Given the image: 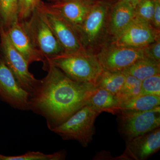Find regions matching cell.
I'll list each match as a JSON object with an SVG mask.
<instances>
[{
	"mask_svg": "<svg viewBox=\"0 0 160 160\" xmlns=\"http://www.w3.org/2000/svg\"><path fill=\"white\" fill-rule=\"evenodd\" d=\"M84 1H86L87 2L89 3V4H92L98 2H108V1L109 2V1H113V0H84Z\"/></svg>",
	"mask_w": 160,
	"mask_h": 160,
	"instance_id": "30",
	"label": "cell"
},
{
	"mask_svg": "<svg viewBox=\"0 0 160 160\" xmlns=\"http://www.w3.org/2000/svg\"><path fill=\"white\" fill-rule=\"evenodd\" d=\"M19 0H0V23L8 30L18 19Z\"/></svg>",
	"mask_w": 160,
	"mask_h": 160,
	"instance_id": "20",
	"label": "cell"
},
{
	"mask_svg": "<svg viewBox=\"0 0 160 160\" xmlns=\"http://www.w3.org/2000/svg\"><path fill=\"white\" fill-rule=\"evenodd\" d=\"M0 56L10 69L19 85L30 93L38 82L29 71V64L12 44L0 23Z\"/></svg>",
	"mask_w": 160,
	"mask_h": 160,
	"instance_id": "7",
	"label": "cell"
},
{
	"mask_svg": "<svg viewBox=\"0 0 160 160\" xmlns=\"http://www.w3.org/2000/svg\"><path fill=\"white\" fill-rule=\"evenodd\" d=\"M29 96L0 56V99L14 109L28 110Z\"/></svg>",
	"mask_w": 160,
	"mask_h": 160,
	"instance_id": "10",
	"label": "cell"
},
{
	"mask_svg": "<svg viewBox=\"0 0 160 160\" xmlns=\"http://www.w3.org/2000/svg\"><path fill=\"white\" fill-rule=\"evenodd\" d=\"M118 1H123V2L129 3L134 8L139 0H118Z\"/></svg>",
	"mask_w": 160,
	"mask_h": 160,
	"instance_id": "29",
	"label": "cell"
},
{
	"mask_svg": "<svg viewBox=\"0 0 160 160\" xmlns=\"http://www.w3.org/2000/svg\"><path fill=\"white\" fill-rule=\"evenodd\" d=\"M125 74L126 79L124 86L117 97L121 104L141 94L142 81L132 76Z\"/></svg>",
	"mask_w": 160,
	"mask_h": 160,
	"instance_id": "22",
	"label": "cell"
},
{
	"mask_svg": "<svg viewBox=\"0 0 160 160\" xmlns=\"http://www.w3.org/2000/svg\"><path fill=\"white\" fill-rule=\"evenodd\" d=\"M40 6L46 22L64 50V53L85 50L76 32L71 26L59 16L48 9L42 2H41Z\"/></svg>",
	"mask_w": 160,
	"mask_h": 160,
	"instance_id": "9",
	"label": "cell"
},
{
	"mask_svg": "<svg viewBox=\"0 0 160 160\" xmlns=\"http://www.w3.org/2000/svg\"><path fill=\"white\" fill-rule=\"evenodd\" d=\"M142 81L147 78L160 74V64L147 58L138 60L122 72Z\"/></svg>",
	"mask_w": 160,
	"mask_h": 160,
	"instance_id": "17",
	"label": "cell"
},
{
	"mask_svg": "<svg viewBox=\"0 0 160 160\" xmlns=\"http://www.w3.org/2000/svg\"><path fill=\"white\" fill-rule=\"evenodd\" d=\"M159 37L158 30L134 18L126 29L113 38L112 43L118 46L144 48Z\"/></svg>",
	"mask_w": 160,
	"mask_h": 160,
	"instance_id": "12",
	"label": "cell"
},
{
	"mask_svg": "<svg viewBox=\"0 0 160 160\" xmlns=\"http://www.w3.org/2000/svg\"><path fill=\"white\" fill-rule=\"evenodd\" d=\"M146 58L160 64V37L143 48Z\"/></svg>",
	"mask_w": 160,
	"mask_h": 160,
	"instance_id": "26",
	"label": "cell"
},
{
	"mask_svg": "<svg viewBox=\"0 0 160 160\" xmlns=\"http://www.w3.org/2000/svg\"><path fill=\"white\" fill-rule=\"evenodd\" d=\"M125 79L126 75L122 72L104 70L97 87L106 89L117 97L122 89Z\"/></svg>",
	"mask_w": 160,
	"mask_h": 160,
	"instance_id": "19",
	"label": "cell"
},
{
	"mask_svg": "<svg viewBox=\"0 0 160 160\" xmlns=\"http://www.w3.org/2000/svg\"><path fill=\"white\" fill-rule=\"evenodd\" d=\"M45 70L48 73L38 80L29 94L28 105L29 110L46 119L51 131L87 105L96 87L71 79L50 63Z\"/></svg>",
	"mask_w": 160,
	"mask_h": 160,
	"instance_id": "1",
	"label": "cell"
},
{
	"mask_svg": "<svg viewBox=\"0 0 160 160\" xmlns=\"http://www.w3.org/2000/svg\"><path fill=\"white\" fill-rule=\"evenodd\" d=\"M154 11L152 18V26L159 31L160 28V1H154Z\"/></svg>",
	"mask_w": 160,
	"mask_h": 160,
	"instance_id": "27",
	"label": "cell"
},
{
	"mask_svg": "<svg viewBox=\"0 0 160 160\" xmlns=\"http://www.w3.org/2000/svg\"><path fill=\"white\" fill-rule=\"evenodd\" d=\"M93 160H114V158L112 157L109 152L106 151H100L98 152Z\"/></svg>",
	"mask_w": 160,
	"mask_h": 160,
	"instance_id": "28",
	"label": "cell"
},
{
	"mask_svg": "<svg viewBox=\"0 0 160 160\" xmlns=\"http://www.w3.org/2000/svg\"><path fill=\"white\" fill-rule=\"evenodd\" d=\"M154 7V0H139L134 8V18L152 26Z\"/></svg>",
	"mask_w": 160,
	"mask_h": 160,
	"instance_id": "23",
	"label": "cell"
},
{
	"mask_svg": "<svg viewBox=\"0 0 160 160\" xmlns=\"http://www.w3.org/2000/svg\"><path fill=\"white\" fill-rule=\"evenodd\" d=\"M109 3H93L77 33L83 49L91 52L100 45L105 34L107 24Z\"/></svg>",
	"mask_w": 160,
	"mask_h": 160,
	"instance_id": "6",
	"label": "cell"
},
{
	"mask_svg": "<svg viewBox=\"0 0 160 160\" xmlns=\"http://www.w3.org/2000/svg\"><path fill=\"white\" fill-rule=\"evenodd\" d=\"M96 55L103 70L110 72H123L145 58L143 48L118 46L113 43L105 45Z\"/></svg>",
	"mask_w": 160,
	"mask_h": 160,
	"instance_id": "8",
	"label": "cell"
},
{
	"mask_svg": "<svg viewBox=\"0 0 160 160\" xmlns=\"http://www.w3.org/2000/svg\"><path fill=\"white\" fill-rule=\"evenodd\" d=\"M51 1H55V2H58V1H62V0H51Z\"/></svg>",
	"mask_w": 160,
	"mask_h": 160,
	"instance_id": "31",
	"label": "cell"
},
{
	"mask_svg": "<svg viewBox=\"0 0 160 160\" xmlns=\"http://www.w3.org/2000/svg\"><path fill=\"white\" fill-rule=\"evenodd\" d=\"M109 31L115 38L124 30L134 18V8L129 3L118 1L110 11Z\"/></svg>",
	"mask_w": 160,
	"mask_h": 160,
	"instance_id": "15",
	"label": "cell"
},
{
	"mask_svg": "<svg viewBox=\"0 0 160 160\" xmlns=\"http://www.w3.org/2000/svg\"><path fill=\"white\" fill-rule=\"evenodd\" d=\"M41 0H19L18 19L23 21L27 19L38 8Z\"/></svg>",
	"mask_w": 160,
	"mask_h": 160,
	"instance_id": "25",
	"label": "cell"
},
{
	"mask_svg": "<svg viewBox=\"0 0 160 160\" xmlns=\"http://www.w3.org/2000/svg\"><path fill=\"white\" fill-rule=\"evenodd\" d=\"M50 63L59 68L71 79L98 86L103 69L93 52L83 50L73 53H63L52 58L43 67Z\"/></svg>",
	"mask_w": 160,
	"mask_h": 160,
	"instance_id": "2",
	"label": "cell"
},
{
	"mask_svg": "<svg viewBox=\"0 0 160 160\" xmlns=\"http://www.w3.org/2000/svg\"><path fill=\"white\" fill-rule=\"evenodd\" d=\"M92 4L84 0H62L46 5L48 9L67 22L77 32Z\"/></svg>",
	"mask_w": 160,
	"mask_h": 160,
	"instance_id": "13",
	"label": "cell"
},
{
	"mask_svg": "<svg viewBox=\"0 0 160 160\" xmlns=\"http://www.w3.org/2000/svg\"><path fill=\"white\" fill-rule=\"evenodd\" d=\"M141 94L160 96V74L152 76L142 81Z\"/></svg>",
	"mask_w": 160,
	"mask_h": 160,
	"instance_id": "24",
	"label": "cell"
},
{
	"mask_svg": "<svg viewBox=\"0 0 160 160\" xmlns=\"http://www.w3.org/2000/svg\"><path fill=\"white\" fill-rule=\"evenodd\" d=\"M87 105L99 112L115 115L119 110L121 103L117 97L106 89L96 87L92 90Z\"/></svg>",
	"mask_w": 160,
	"mask_h": 160,
	"instance_id": "16",
	"label": "cell"
},
{
	"mask_svg": "<svg viewBox=\"0 0 160 160\" xmlns=\"http://www.w3.org/2000/svg\"><path fill=\"white\" fill-rule=\"evenodd\" d=\"M160 106V96L141 94L121 103L119 110L148 111Z\"/></svg>",
	"mask_w": 160,
	"mask_h": 160,
	"instance_id": "18",
	"label": "cell"
},
{
	"mask_svg": "<svg viewBox=\"0 0 160 160\" xmlns=\"http://www.w3.org/2000/svg\"><path fill=\"white\" fill-rule=\"evenodd\" d=\"M160 149V127L126 142V149L114 160H145Z\"/></svg>",
	"mask_w": 160,
	"mask_h": 160,
	"instance_id": "11",
	"label": "cell"
},
{
	"mask_svg": "<svg viewBox=\"0 0 160 160\" xmlns=\"http://www.w3.org/2000/svg\"><path fill=\"white\" fill-rule=\"evenodd\" d=\"M115 115L119 132L126 142L160 127V106L148 111L120 110Z\"/></svg>",
	"mask_w": 160,
	"mask_h": 160,
	"instance_id": "5",
	"label": "cell"
},
{
	"mask_svg": "<svg viewBox=\"0 0 160 160\" xmlns=\"http://www.w3.org/2000/svg\"><path fill=\"white\" fill-rule=\"evenodd\" d=\"M154 1H156V0H154ZM158 1H160V0H158Z\"/></svg>",
	"mask_w": 160,
	"mask_h": 160,
	"instance_id": "32",
	"label": "cell"
},
{
	"mask_svg": "<svg viewBox=\"0 0 160 160\" xmlns=\"http://www.w3.org/2000/svg\"><path fill=\"white\" fill-rule=\"evenodd\" d=\"M6 32L12 44L29 65L39 62H42L43 65L45 64V58L33 45L22 22L16 21Z\"/></svg>",
	"mask_w": 160,
	"mask_h": 160,
	"instance_id": "14",
	"label": "cell"
},
{
	"mask_svg": "<svg viewBox=\"0 0 160 160\" xmlns=\"http://www.w3.org/2000/svg\"></svg>",
	"mask_w": 160,
	"mask_h": 160,
	"instance_id": "33",
	"label": "cell"
},
{
	"mask_svg": "<svg viewBox=\"0 0 160 160\" xmlns=\"http://www.w3.org/2000/svg\"><path fill=\"white\" fill-rule=\"evenodd\" d=\"M66 157V151L62 150L52 154H45L40 152L29 151L25 154L15 156L0 154L1 160H62Z\"/></svg>",
	"mask_w": 160,
	"mask_h": 160,
	"instance_id": "21",
	"label": "cell"
},
{
	"mask_svg": "<svg viewBox=\"0 0 160 160\" xmlns=\"http://www.w3.org/2000/svg\"><path fill=\"white\" fill-rule=\"evenodd\" d=\"M21 22L33 45L46 60L43 67L48 60L64 53V50L46 22L40 5L29 18Z\"/></svg>",
	"mask_w": 160,
	"mask_h": 160,
	"instance_id": "4",
	"label": "cell"
},
{
	"mask_svg": "<svg viewBox=\"0 0 160 160\" xmlns=\"http://www.w3.org/2000/svg\"><path fill=\"white\" fill-rule=\"evenodd\" d=\"M100 113L87 104L51 131L63 140H75L83 147H88L95 134V122Z\"/></svg>",
	"mask_w": 160,
	"mask_h": 160,
	"instance_id": "3",
	"label": "cell"
}]
</instances>
